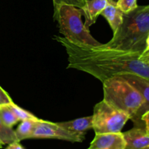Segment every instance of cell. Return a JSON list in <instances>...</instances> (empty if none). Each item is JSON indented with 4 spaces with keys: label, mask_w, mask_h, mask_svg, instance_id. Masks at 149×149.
<instances>
[{
    "label": "cell",
    "mask_w": 149,
    "mask_h": 149,
    "mask_svg": "<svg viewBox=\"0 0 149 149\" xmlns=\"http://www.w3.org/2000/svg\"><path fill=\"white\" fill-rule=\"evenodd\" d=\"M149 34V11L146 6H138L128 13H124L123 22L113 33L106 48L142 53Z\"/></svg>",
    "instance_id": "2"
},
{
    "label": "cell",
    "mask_w": 149,
    "mask_h": 149,
    "mask_svg": "<svg viewBox=\"0 0 149 149\" xmlns=\"http://www.w3.org/2000/svg\"><path fill=\"white\" fill-rule=\"evenodd\" d=\"M118 1L119 0H108V2L111 3V4H115V5H116V4H117Z\"/></svg>",
    "instance_id": "24"
},
{
    "label": "cell",
    "mask_w": 149,
    "mask_h": 149,
    "mask_svg": "<svg viewBox=\"0 0 149 149\" xmlns=\"http://www.w3.org/2000/svg\"><path fill=\"white\" fill-rule=\"evenodd\" d=\"M130 117L115 109L104 100L96 104L93 115V129L95 134L121 132Z\"/></svg>",
    "instance_id": "5"
},
{
    "label": "cell",
    "mask_w": 149,
    "mask_h": 149,
    "mask_svg": "<svg viewBox=\"0 0 149 149\" xmlns=\"http://www.w3.org/2000/svg\"><path fill=\"white\" fill-rule=\"evenodd\" d=\"M86 1H90V0H86Z\"/></svg>",
    "instance_id": "28"
},
{
    "label": "cell",
    "mask_w": 149,
    "mask_h": 149,
    "mask_svg": "<svg viewBox=\"0 0 149 149\" xmlns=\"http://www.w3.org/2000/svg\"><path fill=\"white\" fill-rule=\"evenodd\" d=\"M126 142L122 132L95 134L88 149H125Z\"/></svg>",
    "instance_id": "8"
},
{
    "label": "cell",
    "mask_w": 149,
    "mask_h": 149,
    "mask_svg": "<svg viewBox=\"0 0 149 149\" xmlns=\"http://www.w3.org/2000/svg\"><path fill=\"white\" fill-rule=\"evenodd\" d=\"M149 51V34L146 38V48L145 50H144V51Z\"/></svg>",
    "instance_id": "23"
},
{
    "label": "cell",
    "mask_w": 149,
    "mask_h": 149,
    "mask_svg": "<svg viewBox=\"0 0 149 149\" xmlns=\"http://www.w3.org/2000/svg\"><path fill=\"white\" fill-rule=\"evenodd\" d=\"M0 141L4 144H10L13 142L17 141L15 131L13 128L8 127L3 123L0 118Z\"/></svg>",
    "instance_id": "15"
},
{
    "label": "cell",
    "mask_w": 149,
    "mask_h": 149,
    "mask_svg": "<svg viewBox=\"0 0 149 149\" xmlns=\"http://www.w3.org/2000/svg\"><path fill=\"white\" fill-rule=\"evenodd\" d=\"M12 102L13 100L10 95L0 86V105H9Z\"/></svg>",
    "instance_id": "19"
},
{
    "label": "cell",
    "mask_w": 149,
    "mask_h": 149,
    "mask_svg": "<svg viewBox=\"0 0 149 149\" xmlns=\"http://www.w3.org/2000/svg\"><path fill=\"white\" fill-rule=\"evenodd\" d=\"M56 124L68 131L76 133H86L87 130L93 129V115Z\"/></svg>",
    "instance_id": "12"
},
{
    "label": "cell",
    "mask_w": 149,
    "mask_h": 149,
    "mask_svg": "<svg viewBox=\"0 0 149 149\" xmlns=\"http://www.w3.org/2000/svg\"><path fill=\"white\" fill-rule=\"evenodd\" d=\"M54 7L59 4H68L72 5L78 8H81L84 5L86 0H52Z\"/></svg>",
    "instance_id": "18"
},
{
    "label": "cell",
    "mask_w": 149,
    "mask_h": 149,
    "mask_svg": "<svg viewBox=\"0 0 149 149\" xmlns=\"http://www.w3.org/2000/svg\"><path fill=\"white\" fill-rule=\"evenodd\" d=\"M0 118L6 126L10 128H13L19 121L9 105H0Z\"/></svg>",
    "instance_id": "14"
},
{
    "label": "cell",
    "mask_w": 149,
    "mask_h": 149,
    "mask_svg": "<svg viewBox=\"0 0 149 149\" xmlns=\"http://www.w3.org/2000/svg\"><path fill=\"white\" fill-rule=\"evenodd\" d=\"M126 142L125 149H143L149 146V136L144 127H136L122 133Z\"/></svg>",
    "instance_id": "9"
},
{
    "label": "cell",
    "mask_w": 149,
    "mask_h": 149,
    "mask_svg": "<svg viewBox=\"0 0 149 149\" xmlns=\"http://www.w3.org/2000/svg\"><path fill=\"white\" fill-rule=\"evenodd\" d=\"M143 149H149V146H147V147L144 148H143Z\"/></svg>",
    "instance_id": "27"
},
{
    "label": "cell",
    "mask_w": 149,
    "mask_h": 149,
    "mask_svg": "<svg viewBox=\"0 0 149 149\" xmlns=\"http://www.w3.org/2000/svg\"><path fill=\"white\" fill-rule=\"evenodd\" d=\"M141 59L144 62L149 64V51H144L142 53V54L141 55Z\"/></svg>",
    "instance_id": "22"
},
{
    "label": "cell",
    "mask_w": 149,
    "mask_h": 149,
    "mask_svg": "<svg viewBox=\"0 0 149 149\" xmlns=\"http://www.w3.org/2000/svg\"><path fill=\"white\" fill-rule=\"evenodd\" d=\"M2 145H3L2 143H1V142L0 141V148H2Z\"/></svg>",
    "instance_id": "25"
},
{
    "label": "cell",
    "mask_w": 149,
    "mask_h": 149,
    "mask_svg": "<svg viewBox=\"0 0 149 149\" xmlns=\"http://www.w3.org/2000/svg\"><path fill=\"white\" fill-rule=\"evenodd\" d=\"M54 18L58 21L60 33L69 42L76 45L100 46V42L91 35L81 21V11L79 8L68 4L55 6Z\"/></svg>",
    "instance_id": "4"
},
{
    "label": "cell",
    "mask_w": 149,
    "mask_h": 149,
    "mask_svg": "<svg viewBox=\"0 0 149 149\" xmlns=\"http://www.w3.org/2000/svg\"><path fill=\"white\" fill-rule=\"evenodd\" d=\"M141 121L143 124L146 134L149 136V110L143 115V116L141 117Z\"/></svg>",
    "instance_id": "20"
},
{
    "label": "cell",
    "mask_w": 149,
    "mask_h": 149,
    "mask_svg": "<svg viewBox=\"0 0 149 149\" xmlns=\"http://www.w3.org/2000/svg\"><path fill=\"white\" fill-rule=\"evenodd\" d=\"M9 106L10 107V108L13 111V112L16 115V117H17L19 121H23L29 119H38L39 118L36 116H35L31 112H29V111L26 110L17 106L13 102L12 103L9 104Z\"/></svg>",
    "instance_id": "16"
},
{
    "label": "cell",
    "mask_w": 149,
    "mask_h": 149,
    "mask_svg": "<svg viewBox=\"0 0 149 149\" xmlns=\"http://www.w3.org/2000/svg\"><path fill=\"white\" fill-rule=\"evenodd\" d=\"M107 20L113 33L118 30L123 22L124 13L116 5L108 2L104 10L100 13Z\"/></svg>",
    "instance_id": "11"
},
{
    "label": "cell",
    "mask_w": 149,
    "mask_h": 149,
    "mask_svg": "<svg viewBox=\"0 0 149 149\" xmlns=\"http://www.w3.org/2000/svg\"><path fill=\"white\" fill-rule=\"evenodd\" d=\"M39 120L38 119H29L26 121H21L20 125L18 126L16 130L15 131L17 141L26 140V139H31L33 129L36 127V122Z\"/></svg>",
    "instance_id": "13"
},
{
    "label": "cell",
    "mask_w": 149,
    "mask_h": 149,
    "mask_svg": "<svg viewBox=\"0 0 149 149\" xmlns=\"http://www.w3.org/2000/svg\"><path fill=\"white\" fill-rule=\"evenodd\" d=\"M58 139L71 143H81L85 138V133L68 131L56 123L39 119L31 136V139Z\"/></svg>",
    "instance_id": "6"
},
{
    "label": "cell",
    "mask_w": 149,
    "mask_h": 149,
    "mask_svg": "<svg viewBox=\"0 0 149 149\" xmlns=\"http://www.w3.org/2000/svg\"><path fill=\"white\" fill-rule=\"evenodd\" d=\"M146 8L147 10H148V11H149V4H148V5H146Z\"/></svg>",
    "instance_id": "26"
},
{
    "label": "cell",
    "mask_w": 149,
    "mask_h": 149,
    "mask_svg": "<svg viewBox=\"0 0 149 149\" xmlns=\"http://www.w3.org/2000/svg\"><path fill=\"white\" fill-rule=\"evenodd\" d=\"M108 4V0H90L86 1L81 8V14L85 18L84 26L89 29L90 26L96 22L98 15H100Z\"/></svg>",
    "instance_id": "10"
},
{
    "label": "cell",
    "mask_w": 149,
    "mask_h": 149,
    "mask_svg": "<svg viewBox=\"0 0 149 149\" xmlns=\"http://www.w3.org/2000/svg\"><path fill=\"white\" fill-rule=\"evenodd\" d=\"M116 6L123 13H128L135 10L138 5L137 4V0H119Z\"/></svg>",
    "instance_id": "17"
},
{
    "label": "cell",
    "mask_w": 149,
    "mask_h": 149,
    "mask_svg": "<svg viewBox=\"0 0 149 149\" xmlns=\"http://www.w3.org/2000/svg\"><path fill=\"white\" fill-rule=\"evenodd\" d=\"M121 76L130 84L132 85L141 93L143 99V104L131 120L133 121L135 127H144L143 124L141 121V117L149 110V80L134 74H124Z\"/></svg>",
    "instance_id": "7"
},
{
    "label": "cell",
    "mask_w": 149,
    "mask_h": 149,
    "mask_svg": "<svg viewBox=\"0 0 149 149\" xmlns=\"http://www.w3.org/2000/svg\"><path fill=\"white\" fill-rule=\"evenodd\" d=\"M6 149H25V148L22 145L19 141L13 142V143L8 144Z\"/></svg>",
    "instance_id": "21"
},
{
    "label": "cell",
    "mask_w": 149,
    "mask_h": 149,
    "mask_svg": "<svg viewBox=\"0 0 149 149\" xmlns=\"http://www.w3.org/2000/svg\"><path fill=\"white\" fill-rule=\"evenodd\" d=\"M55 39L68 54V68L85 72L103 83L124 74H134L149 80V64L141 59L142 53L100 46L76 45L63 37Z\"/></svg>",
    "instance_id": "1"
},
{
    "label": "cell",
    "mask_w": 149,
    "mask_h": 149,
    "mask_svg": "<svg viewBox=\"0 0 149 149\" xmlns=\"http://www.w3.org/2000/svg\"><path fill=\"white\" fill-rule=\"evenodd\" d=\"M103 100L115 109L133 118L144 101L141 93L121 75L108 79L103 83Z\"/></svg>",
    "instance_id": "3"
}]
</instances>
